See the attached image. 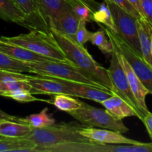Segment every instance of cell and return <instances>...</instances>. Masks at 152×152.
<instances>
[{"label":"cell","mask_w":152,"mask_h":152,"mask_svg":"<svg viewBox=\"0 0 152 152\" xmlns=\"http://www.w3.org/2000/svg\"><path fill=\"white\" fill-rule=\"evenodd\" d=\"M80 134L94 142L102 144H129L134 145L141 142L129 139L122 133L107 129H96L94 127L85 126L80 130Z\"/></svg>","instance_id":"cell-12"},{"label":"cell","mask_w":152,"mask_h":152,"mask_svg":"<svg viewBox=\"0 0 152 152\" xmlns=\"http://www.w3.org/2000/svg\"><path fill=\"white\" fill-rule=\"evenodd\" d=\"M26 81L31 86L32 94H67L71 96L68 81L41 75H27Z\"/></svg>","instance_id":"cell-9"},{"label":"cell","mask_w":152,"mask_h":152,"mask_svg":"<svg viewBox=\"0 0 152 152\" xmlns=\"http://www.w3.org/2000/svg\"><path fill=\"white\" fill-rule=\"evenodd\" d=\"M47 102L54 105L59 111L67 113L80 109L83 105V102L67 94L54 95L53 99L47 100Z\"/></svg>","instance_id":"cell-22"},{"label":"cell","mask_w":152,"mask_h":152,"mask_svg":"<svg viewBox=\"0 0 152 152\" xmlns=\"http://www.w3.org/2000/svg\"><path fill=\"white\" fill-rule=\"evenodd\" d=\"M4 96L10 98V99H14L19 102H22V103L35 102V101H45L35 97L34 94H32L29 91L24 90V89L8 92V93L5 94Z\"/></svg>","instance_id":"cell-28"},{"label":"cell","mask_w":152,"mask_h":152,"mask_svg":"<svg viewBox=\"0 0 152 152\" xmlns=\"http://www.w3.org/2000/svg\"><path fill=\"white\" fill-rule=\"evenodd\" d=\"M137 23L141 54L145 62L152 67V54L151 51L152 28L143 17L137 19Z\"/></svg>","instance_id":"cell-17"},{"label":"cell","mask_w":152,"mask_h":152,"mask_svg":"<svg viewBox=\"0 0 152 152\" xmlns=\"http://www.w3.org/2000/svg\"><path fill=\"white\" fill-rule=\"evenodd\" d=\"M142 123H144L145 128H146V130L148 132V135H149L152 142V113L149 111L144 117L143 120H142Z\"/></svg>","instance_id":"cell-32"},{"label":"cell","mask_w":152,"mask_h":152,"mask_svg":"<svg viewBox=\"0 0 152 152\" xmlns=\"http://www.w3.org/2000/svg\"><path fill=\"white\" fill-rule=\"evenodd\" d=\"M0 70L32 74L28 62L14 59L1 51H0Z\"/></svg>","instance_id":"cell-24"},{"label":"cell","mask_w":152,"mask_h":152,"mask_svg":"<svg viewBox=\"0 0 152 152\" xmlns=\"http://www.w3.org/2000/svg\"><path fill=\"white\" fill-rule=\"evenodd\" d=\"M50 31L71 62L94 81L113 92V86L110 80L108 69L96 62L84 46L79 44L71 37L60 34L54 30L50 29Z\"/></svg>","instance_id":"cell-1"},{"label":"cell","mask_w":152,"mask_h":152,"mask_svg":"<svg viewBox=\"0 0 152 152\" xmlns=\"http://www.w3.org/2000/svg\"><path fill=\"white\" fill-rule=\"evenodd\" d=\"M66 1H68V2L70 3V4H71V3L74 2V1H80V2H83V3H85V4H87V3H86V1H84V0H66ZM87 5H88V4H87Z\"/></svg>","instance_id":"cell-36"},{"label":"cell","mask_w":152,"mask_h":152,"mask_svg":"<svg viewBox=\"0 0 152 152\" xmlns=\"http://www.w3.org/2000/svg\"><path fill=\"white\" fill-rule=\"evenodd\" d=\"M111 54V59L110 66L108 68V72L113 86V92L127 102L136 111L138 115V118L142 121L146 114L140 106L139 103L135 99L131 90L126 74L117 57L115 49H113V51Z\"/></svg>","instance_id":"cell-7"},{"label":"cell","mask_w":152,"mask_h":152,"mask_svg":"<svg viewBox=\"0 0 152 152\" xmlns=\"http://www.w3.org/2000/svg\"><path fill=\"white\" fill-rule=\"evenodd\" d=\"M31 126L13 120H0V136L10 138H23L32 130Z\"/></svg>","instance_id":"cell-19"},{"label":"cell","mask_w":152,"mask_h":152,"mask_svg":"<svg viewBox=\"0 0 152 152\" xmlns=\"http://www.w3.org/2000/svg\"><path fill=\"white\" fill-rule=\"evenodd\" d=\"M100 104L105 107L108 114L117 120H123L129 117H138L134 109L116 94H114Z\"/></svg>","instance_id":"cell-16"},{"label":"cell","mask_w":152,"mask_h":152,"mask_svg":"<svg viewBox=\"0 0 152 152\" xmlns=\"http://www.w3.org/2000/svg\"><path fill=\"white\" fill-rule=\"evenodd\" d=\"M110 40H111V43H112L113 47L115 49L117 57H118L120 64H121L122 67H123V70H124L125 73H126V77H127L128 79V82H129V84L130 86L131 90H132L135 99H137V102L139 103L140 106L142 108V109L147 114L149 112V111H148V108H147L146 102H145V98H146L147 95L149 94V91L144 86V85L140 80V79L138 78L137 76L136 75L134 71H133L132 68L131 67L130 64L129 63L127 59L124 57V56L122 54L121 52L120 51L118 48L115 45V43L111 39Z\"/></svg>","instance_id":"cell-11"},{"label":"cell","mask_w":152,"mask_h":152,"mask_svg":"<svg viewBox=\"0 0 152 152\" xmlns=\"http://www.w3.org/2000/svg\"><path fill=\"white\" fill-rule=\"evenodd\" d=\"M92 17H93V22H96L98 25H102L107 27L112 31L116 32L112 15L110 11L109 7L105 1L99 4L97 9L94 11Z\"/></svg>","instance_id":"cell-25"},{"label":"cell","mask_w":152,"mask_h":152,"mask_svg":"<svg viewBox=\"0 0 152 152\" xmlns=\"http://www.w3.org/2000/svg\"><path fill=\"white\" fill-rule=\"evenodd\" d=\"M68 83L71 91V96L90 99L98 103H101L114 94L109 90L99 88L96 86L84 83L71 81H68Z\"/></svg>","instance_id":"cell-13"},{"label":"cell","mask_w":152,"mask_h":152,"mask_svg":"<svg viewBox=\"0 0 152 152\" xmlns=\"http://www.w3.org/2000/svg\"><path fill=\"white\" fill-rule=\"evenodd\" d=\"M103 28L107 37L112 40L122 54L127 59L133 71L142 84L152 94V67L147 63L141 55L137 53L117 33L114 32L107 27L99 25Z\"/></svg>","instance_id":"cell-5"},{"label":"cell","mask_w":152,"mask_h":152,"mask_svg":"<svg viewBox=\"0 0 152 152\" xmlns=\"http://www.w3.org/2000/svg\"><path fill=\"white\" fill-rule=\"evenodd\" d=\"M151 51L152 54V33H151Z\"/></svg>","instance_id":"cell-37"},{"label":"cell","mask_w":152,"mask_h":152,"mask_svg":"<svg viewBox=\"0 0 152 152\" xmlns=\"http://www.w3.org/2000/svg\"><path fill=\"white\" fill-rule=\"evenodd\" d=\"M143 18L152 28V0H140Z\"/></svg>","instance_id":"cell-31"},{"label":"cell","mask_w":152,"mask_h":152,"mask_svg":"<svg viewBox=\"0 0 152 152\" xmlns=\"http://www.w3.org/2000/svg\"><path fill=\"white\" fill-rule=\"evenodd\" d=\"M0 40L16 45L55 60L74 65L68 59L50 32L31 30L29 33L14 37H1Z\"/></svg>","instance_id":"cell-2"},{"label":"cell","mask_w":152,"mask_h":152,"mask_svg":"<svg viewBox=\"0 0 152 152\" xmlns=\"http://www.w3.org/2000/svg\"><path fill=\"white\" fill-rule=\"evenodd\" d=\"M48 23L64 10L71 7L66 0H37ZM50 28V27H49Z\"/></svg>","instance_id":"cell-21"},{"label":"cell","mask_w":152,"mask_h":152,"mask_svg":"<svg viewBox=\"0 0 152 152\" xmlns=\"http://www.w3.org/2000/svg\"><path fill=\"white\" fill-rule=\"evenodd\" d=\"M81 123H61L39 129H33L24 139L32 141L37 146H48L75 142H91L80 134L84 128Z\"/></svg>","instance_id":"cell-3"},{"label":"cell","mask_w":152,"mask_h":152,"mask_svg":"<svg viewBox=\"0 0 152 152\" xmlns=\"http://www.w3.org/2000/svg\"><path fill=\"white\" fill-rule=\"evenodd\" d=\"M80 20L71 7L52 19L49 22V27L50 30L53 29L75 39Z\"/></svg>","instance_id":"cell-14"},{"label":"cell","mask_w":152,"mask_h":152,"mask_svg":"<svg viewBox=\"0 0 152 152\" xmlns=\"http://www.w3.org/2000/svg\"><path fill=\"white\" fill-rule=\"evenodd\" d=\"M15 1L25 15L22 26L30 31L37 30L50 32L48 23L42 13L37 0H15Z\"/></svg>","instance_id":"cell-10"},{"label":"cell","mask_w":152,"mask_h":152,"mask_svg":"<svg viewBox=\"0 0 152 152\" xmlns=\"http://www.w3.org/2000/svg\"><path fill=\"white\" fill-rule=\"evenodd\" d=\"M84 1L87 3L88 7L92 10L93 13L94 10H96V9H97L98 6H99V3H98L97 1H96V0H84Z\"/></svg>","instance_id":"cell-34"},{"label":"cell","mask_w":152,"mask_h":152,"mask_svg":"<svg viewBox=\"0 0 152 152\" xmlns=\"http://www.w3.org/2000/svg\"><path fill=\"white\" fill-rule=\"evenodd\" d=\"M0 51L6 53L8 56L25 62H45V61H57L52 58L44 56L42 55L33 52L16 45L7 43L0 40Z\"/></svg>","instance_id":"cell-15"},{"label":"cell","mask_w":152,"mask_h":152,"mask_svg":"<svg viewBox=\"0 0 152 152\" xmlns=\"http://www.w3.org/2000/svg\"><path fill=\"white\" fill-rule=\"evenodd\" d=\"M0 19L22 26L25 15L15 0H0Z\"/></svg>","instance_id":"cell-18"},{"label":"cell","mask_w":152,"mask_h":152,"mask_svg":"<svg viewBox=\"0 0 152 152\" xmlns=\"http://www.w3.org/2000/svg\"><path fill=\"white\" fill-rule=\"evenodd\" d=\"M106 34L103 28H101L96 32H92L90 38V42L94 46L97 47L102 53H110L113 51V45L109 38H107Z\"/></svg>","instance_id":"cell-26"},{"label":"cell","mask_w":152,"mask_h":152,"mask_svg":"<svg viewBox=\"0 0 152 152\" xmlns=\"http://www.w3.org/2000/svg\"><path fill=\"white\" fill-rule=\"evenodd\" d=\"M13 120V121L18 122V117L10 115V114H7V113L4 112V111H1V110L0 109V120Z\"/></svg>","instance_id":"cell-33"},{"label":"cell","mask_w":152,"mask_h":152,"mask_svg":"<svg viewBox=\"0 0 152 152\" xmlns=\"http://www.w3.org/2000/svg\"><path fill=\"white\" fill-rule=\"evenodd\" d=\"M36 145L24 138H10L0 136V152H34Z\"/></svg>","instance_id":"cell-20"},{"label":"cell","mask_w":152,"mask_h":152,"mask_svg":"<svg viewBox=\"0 0 152 152\" xmlns=\"http://www.w3.org/2000/svg\"><path fill=\"white\" fill-rule=\"evenodd\" d=\"M68 114L81 124L88 127L107 129L122 134L129 132L123 120L114 118L105 109L97 108L84 102L80 109L70 111Z\"/></svg>","instance_id":"cell-6"},{"label":"cell","mask_w":152,"mask_h":152,"mask_svg":"<svg viewBox=\"0 0 152 152\" xmlns=\"http://www.w3.org/2000/svg\"><path fill=\"white\" fill-rule=\"evenodd\" d=\"M86 23L83 19H80V23H79L78 28H77V33H76L75 36V40L80 44L81 45H85L87 42L90 41L91 36V33L86 28Z\"/></svg>","instance_id":"cell-29"},{"label":"cell","mask_w":152,"mask_h":152,"mask_svg":"<svg viewBox=\"0 0 152 152\" xmlns=\"http://www.w3.org/2000/svg\"><path fill=\"white\" fill-rule=\"evenodd\" d=\"M71 8L76 16L80 19H83L86 22H93V11L86 4L80 1H74L71 4Z\"/></svg>","instance_id":"cell-27"},{"label":"cell","mask_w":152,"mask_h":152,"mask_svg":"<svg viewBox=\"0 0 152 152\" xmlns=\"http://www.w3.org/2000/svg\"><path fill=\"white\" fill-rule=\"evenodd\" d=\"M129 1H130L131 4H132V5L136 8V10L139 12V13L141 15V16L143 17L142 13V10H141V6H140V0H129Z\"/></svg>","instance_id":"cell-35"},{"label":"cell","mask_w":152,"mask_h":152,"mask_svg":"<svg viewBox=\"0 0 152 152\" xmlns=\"http://www.w3.org/2000/svg\"><path fill=\"white\" fill-rule=\"evenodd\" d=\"M28 64L31 68L32 74L53 77L66 81L84 83L108 90L105 87L94 81L81 69L72 64L60 61L28 62Z\"/></svg>","instance_id":"cell-4"},{"label":"cell","mask_w":152,"mask_h":152,"mask_svg":"<svg viewBox=\"0 0 152 152\" xmlns=\"http://www.w3.org/2000/svg\"><path fill=\"white\" fill-rule=\"evenodd\" d=\"M108 1L117 4V6H119V7H120L121 8H123V10L127 11L128 13H129L131 15L134 16L137 19H139V18L142 17L141 15L139 13V12H138L137 10H136V8L131 4V2L129 0H108Z\"/></svg>","instance_id":"cell-30"},{"label":"cell","mask_w":152,"mask_h":152,"mask_svg":"<svg viewBox=\"0 0 152 152\" xmlns=\"http://www.w3.org/2000/svg\"><path fill=\"white\" fill-rule=\"evenodd\" d=\"M109 7L115 26L116 33L120 36L137 53L142 56L138 37L137 18L113 2L103 0Z\"/></svg>","instance_id":"cell-8"},{"label":"cell","mask_w":152,"mask_h":152,"mask_svg":"<svg viewBox=\"0 0 152 152\" xmlns=\"http://www.w3.org/2000/svg\"><path fill=\"white\" fill-rule=\"evenodd\" d=\"M48 108H45L38 114H33L26 117H18V122L25 123L31 126L32 129H39L56 123V120L48 114Z\"/></svg>","instance_id":"cell-23"}]
</instances>
